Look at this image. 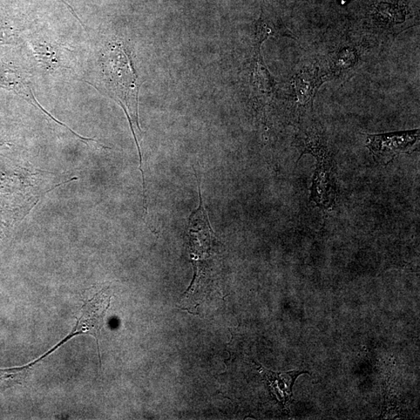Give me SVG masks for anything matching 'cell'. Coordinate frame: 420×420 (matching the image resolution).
Returning <instances> with one entry per match:
<instances>
[{
  "label": "cell",
  "instance_id": "1",
  "mask_svg": "<svg viewBox=\"0 0 420 420\" xmlns=\"http://www.w3.org/2000/svg\"><path fill=\"white\" fill-rule=\"evenodd\" d=\"M105 74L110 89L124 108L133 133L134 125L141 131L138 118L140 84L130 55L123 44L114 43L108 48L105 55Z\"/></svg>",
  "mask_w": 420,
  "mask_h": 420
},
{
  "label": "cell",
  "instance_id": "2",
  "mask_svg": "<svg viewBox=\"0 0 420 420\" xmlns=\"http://www.w3.org/2000/svg\"><path fill=\"white\" fill-rule=\"evenodd\" d=\"M419 141V130L368 135V147L377 161L389 164L400 153L416 150Z\"/></svg>",
  "mask_w": 420,
  "mask_h": 420
},
{
  "label": "cell",
  "instance_id": "3",
  "mask_svg": "<svg viewBox=\"0 0 420 420\" xmlns=\"http://www.w3.org/2000/svg\"><path fill=\"white\" fill-rule=\"evenodd\" d=\"M111 298L112 295L106 290H101L92 299L87 301L81 310V315L76 327L69 336L90 334L96 338L98 345L100 331L103 327L107 310L110 306Z\"/></svg>",
  "mask_w": 420,
  "mask_h": 420
},
{
  "label": "cell",
  "instance_id": "4",
  "mask_svg": "<svg viewBox=\"0 0 420 420\" xmlns=\"http://www.w3.org/2000/svg\"><path fill=\"white\" fill-rule=\"evenodd\" d=\"M360 61V53L355 47L345 45L331 53L327 61V72L322 74L325 81L331 79H345L354 74Z\"/></svg>",
  "mask_w": 420,
  "mask_h": 420
},
{
  "label": "cell",
  "instance_id": "5",
  "mask_svg": "<svg viewBox=\"0 0 420 420\" xmlns=\"http://www.w3.org/2000/svg\"><path fill=\"white\" fill-rule=\"evenodd\" d=\"M322 83V76L317 66H304L298 71L293 84L297 105L303 107L313 105L316 90Z\"/></svg>",
  "mask_w": 420,
  "mask_h": 420
},
{
  "label": "cell",
  "instance_id": "6",
  "mask_svg": "<svg viewBox=\"0 0 420 420\" xmlns=\"http://www.w3.org/2000/svg\"><path fill=\"white\" fill-rule=\"evenodd\" d=\"M267 373L266 377L273 394L279 398L282 403L286 404L292 396L293 385L297 377L303 374V372Z\"/></svg>",
  "mask_w": 420,
  "mask_h": 420
},
{
  "label": "cell",
  "instance_id": "7",
  "mask_svg": "<svg viewBox=\"0 0 420 420\" xmlns=\"http://www.w3.org/2000/svg\"><path fill=\"white\" fill-rule=\"evenodd\" d=\"M28 370L29 368L27 367L0 369V392L22 383L28 375Z\"/></svg>",
  "mask_w": 420,
  "mask_h": 420
}]
</instances>
